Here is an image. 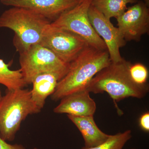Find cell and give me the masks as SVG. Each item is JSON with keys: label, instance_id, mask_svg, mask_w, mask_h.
Here are the masks:
<instances>
[{"label": "cell", "instance_id": "6da1fadb", "mask_svg": "<svg viewBox=\"0 0 149 149\" xmlns=\"http://www.w3.org/2000/svg\"><path fill=\"white\" fill-rule=\"evenodd\" d=\"M111 62L107 50L88 45L70 63L68 72L58 83L51 99L57 101L69 94L85 90L95 75Z\"/></svg>", "mask_w": 149, "mask_h": 149}, {"label": "cell", "instance_id": "7a4b0ae2", "mask_svg": "<svg viewBox=\"0 0 149 149\" xmlns=\"http://www.w3.org/2000/svg\"><path fill=\"white\" fill-rule=\"evenodd\" d=\"M131 64L123 58L117 62L111 61L95 75L86 90L94 94L106 92L117 102L129 97H144L149 92L148 84L139 85L133 81L129 72Z\"/></svg>", "mask_w": 149, "mask_h": 149}, {"label": "cell", "instance_id": "3957f363", "mask_svg": "<svg viewBox=\"0 0 149 149\" xmlns=\"http://www.w3.org/2000/svg\"><path fill=\"white\" fill-rule=\"evenodd\" d=\"M51 22L39 14L22 8L12 7L0 16V29L8 28L14 32V45L19 53L39 44Z\"/></svg>", "mask_w": 149, "mask_h": 149}, {"label": "cell", "instance_id": "277c9868", "mask_svg": "<svg viewBox=\"0 0 149 149\" xmlns=\"http://www.w3.org/2000/svg\"><path fill=\"white\" fill-rule=\"evenodd\" d=\"M41 110L32 100L29 90H7L0 101V137L6 141H13L22 121Z\"/></svg>", "mask_w": 149, "mask_h": 149}, {"label": "cell", "instance_id": "5b68a950", "mask_svg": "<svg viewBox=\"0 0 149 149\" xmlns=\"http://www.w3.org/2000/svg\"><path fill=\"white\" fill-rule=\"evenodd\" d=\"M19 53L20 70L27 85L39 74L46 72L56 74L61 80L69 70L70 63H66L48 48L35 44Z\"/></svg>", "mask_w": 149, "mask_h": 149}, {"label": "cell", "instance_id": "8992f818", "mask_svg": "<svg viewBox=\"0 0 149 149\" xmlns=\"http://www.w3.org/2000/svg\"><path fill=\"white\" fill-rule=\"evenodd\" d=\"M92 0H85L62 14L52 25L72 32L82 37L89 45L102 50H107L103 40L91 24L88 10Z\"/></svg>", "mask_w": 149, "mask_h": 149}, {"label": "cell", "instance_id": "52a82bcc", "mask_svg": "<svg viewBox=\"0 0 149 149\" xmlns=\"http://www.w3.org/2000/svg\"><path fill=\"white\" fill-rule=\"evenodd\" d=\"M39 44L48 48L67 63L74 61L89 45L82 37L56 27L51 23L46 27Z\"/></svg>", "mask_w": 149, "mask_h": 149}, {"label": "cell", "instance_id": "ba28073f", "mask_svg": "<svg viewBox=\"0 0 149 149\" xmlns=\"http://www.w3.org/2000/svg\"><path fill=\"white\" fill-rule=\"evenodd\" d=\"M146 4L140 1L128 8L116 18L118 28L126 42H140L149 32V9Z\"/></svg>", "mask_w": 149, "mask_h": 149}, {"label": "cell", "instance_id": "9c48e42d", "mask_svg": "<svg viewBox=\"0 0 149 149\" xmlns=\"http://www.w3.org/2000/svg\"><path fill=\"white\" fill-rule=\"evenodd\" d=\"M88 16L93 28L105 43L111 61H120L123 58L119 49L125 47L127 42L119 29L113 26L110 19L107 18L91 4L88 10Z\"/></svg>", "mask_w": 149, "mask_h": 149}, {"label": "cell", "instance_id": "30bf717a", "mask_svg": "<svg viewBox=\"0 0 149 149\" xmlns=\"http://www.w3.org/2000/svg\"><path fill=\"white\" fill-rule=\"evenodd\" d=\"M4 5L27 9L53 22L81 2L78 0H0Z\"/></svg>", "mask_w": 149, "mask_h": 149}, {"label": "cell", "instance_id": "8fae6325", "mask_svg": "<svg viewBox=\"0 0 149 149\" xmlns=\"http://www.w3.org/2000/svg\"><path fill=\"white\" fill-rule=\"evenodd\" d=\"M96 110L95 102L85 89L63 97L53 111L56 113L87 116H94Z\"/></svg>", "mask_w": 149, "mask_h": 149}, {"label": "cell", "instance_id": "7c38bea8", "mask_svg": "<svg viewBox=\"0 0 149 149\" xmlns=\"http://www.w3.org/2000/svg\"><path fill=\"white\" fill-rule=\"evenodd\" d=\"M68 117L80 131L85 142V147L91 148L102 143L111 135L104 133L98 127L93 116H77L67 115Z\"/></svg>", "mask_w": 149, "mask_h": 149}, {"label": "cell", "instance_id": "4fadbf2b", "mask_svg": "<svg viewBox=\"0 0 149 149\" xmlns=\"http://www.w3.org/2000/svg\"><path fill=\"white\" fill-rule=\"evenodd\" d=\"M60 80L59 77L52 72L39 74L33 80L32 90L30 91L31 97L40 109L45 106L47 98L55 92Z\"/></svg>", "mask_w": 149, "mask_h": 149}, {"label": "cell", "instance_id": "5bb4252c", "mask_svg": "<svg viewBox=\"0 0 149 149\" xmlns=\"http://www.w3.org/2000/svg\"><path fill=\"white\" fill-rule=\"evenodd\" d=\"M138 0H92L91 5L108 19L117 18L127 9L129 3H137Z\"/></svg>", "mask_w": 149, "mask_h": 149}, {"label": "cell", "instance_id": "9a60e30c", "mask_svg": "<svg viewBox=\"0 0 149 149\" xmlns=\"http://www.w3.org/2000/svg\"><path fill=\"white\" fill-rule=\"evenodd\" d=\"M0 84L4 85L8 90L22 89L27 85L20 69L12 70L8 65L1 58Z\"/></svg>", "mask_w": 149, "mask_h": 149}, {"label": "cell", "instance_id": "2e32d148", "mask_svg": "<svg viewBox=\"0 0 149 149\" xmlns=\"http://www.w3.org/2000/svg\"><path fill=\"white\" fill-rule=\"evenodd\" d=\"M132 137L131 130H128L123 133L120 132L115 135H111L106 141L97 146L84 147L81 149H123Z\"/></svg>", "mask_w": 149, "mask_h": 149}, {"label": "cell", "instance_id": "e0dca14e", "mask_svg": "<svg viewBox=\"0 0 149 149\" xmlns=\"http://www.w3.org/2000/svg\"><path fill=\"white\" fill-rule=\"evenodd\" d=\"M129 72L133 81L139 85L147 83L149 76L148 68L144 65L140 63L130 65Z\"/></svg>", "mask_w": 149, "mask_h": 149}, {"label": "cell", "instance_id": "ac0fdd59", "mask_svg": "<svg viewBox=\"0 0 149 149\" xmlns=\"http://www.w3.org/2000/svg\"><path fill=\"white\" fill-rule=\"evenodd\" d=\"M139 124L141 128L146 132L149 131V113H145L139 119Z\"/></svg>", "mask_w": 149, "mask_h": 149}, {"label": "cell", "instance_id": "d6986e66", "mask_svg": "<svg viewBox=\"0 0 149 149\" xmlns=\"http://www.w3.org/2000/svg\"><path fill=\"white\" fill-rule=\"evenodd\" d=\"M0 149H26L21 144H10L0 137Z\"/></svg>", "mask_w": 149, "mask_h": 149}, {"label": "cell", "instance_id": "ffe728a7", "mask_svg": "<svg viewBox=\"0 0 149 149\" xmlns=\"http://www.w3.org/2000/svg\"><path fill=\"white\" fill-rule=\"evenodd\" d=\"M145 2L146 4L148 6L149 5V0H145Z\"/></svg>", "mask_w": 149, "mask_h": 149}, {"label": "cell", "instance_id": "44dd1931", "mask_svg": "<svg viewBox=\"0 0 149 149\" xmlns=\"http://www.w3.org/2000/svg\"><path fill=\"white\" fill-rule=\"evenodd\" d=\"M2 95L1 91L0 90V101H1V100L2 98Z\"/></svg>", "mask_w": 149, "mask_h": 149}, {"label": "cell", "instance_id": "7402d4cb", "mask_svg": "<svg viewBox=\"0 0 149 149\" xmlns=\"http://www.w3.org/2000/svg\"><path fill=\"white\" fill-rule=\"evenodd\" d=\"M78 1L81 2L83 1H85V0H78Z\"/></svg>", "mask_w": 149, "mask_h": 149}, {"label": "cell", "instance_id": "603a6c76", "mask_svg": "<svg viewBox=\"0 0 149 149\" xmlns=\"http://www.w3.org/2000/svg\"><path fill=\"white\" fill-rule=\"evenodd\" d=\"M34 149H39L37 148H34Z\"/></svg>", "mask_w": 149, "mask_h": 149}, {"label": "cell", "instance_id": "cb8c5ba5", "mask_svg": "<svg viewBox=\"0 0 149 149\" xmlns=\"http://www.w3.org/2000/svg\"><path fill=\"white\" fill-rule=\"evenodd\" d=\"M136 149V148H132V149Z\"/></svg>", "mask_w": 149, "mask_h": 149}]
</instances>
